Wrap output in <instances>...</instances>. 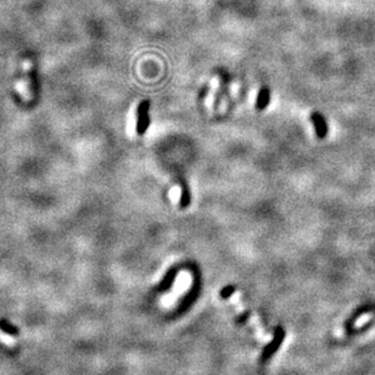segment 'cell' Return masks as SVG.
Returning <instances> with one entry per match:
<instances>
[{"mask_svg":"<svg viewBox=\"0 0 375 375\" xmlns=\"http://www.w3.org/2000/svg\"><path fill=\"white\" fill-rule=\"evenodd\" d=\"M150 101L144 100L138 105L137 109V133L139 135L145 134L150 124L149 117Z\"/></svg>","mask_w":375,"mask_h":375,"instance_id":"cell-1","label":"cell"},{"mask_svg":"<svg viewBox=\"0 0 375 375\" xmlns=\"http://www.w3.org/2000/svg\"><path fill=\"white\" fill-rule=\"evenodd\" d=\"M311 122H312L313 127H315L317 137L319 139H324L326 137V134H328V124H326V121L323 117V115H320L319 112H312Z\"/></svg>","mask_w":375,"mask_h":375,"instance_id":"cell-2","label":"cell"},{"mask_svg":"<svg viewBox=\"0 0 375 375\" xmlns=\"http://www.w3.org/2000/svg\"><path fill=\"white\" fill-rule=\"evenodd\" d=\"M191 202V195H190V190H189V187L185 183H183L182 185V194H180V200H179V206L182 208L188 207Z\"/></svg>","mask_w":375,"mask_h":375,"instance_id":"cell-4","label":"cell"},{"mask_svg":"<svg viewBox=\"0 0 375 375\" xmlns=\"http://www.w3.org/2000/svg\"><path fill=\"white\" fill-rule=\"evenodd\" d=\"M0 329L5 334H10V335H17L19 334V329L12 324H10L7 320H0Z\"/></svg>","mask_w":375,"mask_h":375,"instance_id":"cell-5","label":"cell"},{"mask_svg":"<svg viewBox=\"0 0 375 375\" xmlns=\"http://www.w3.org/2000/svg\"><path fill=\"white\" fill-rule=\"evenodd\" d=\"M270 103V91L268 87H262L260 89L259 94H257L256 99V109L259 111H263L264 109H267L268 105Z\"/></svg>","mask_w":375,"mask_h":375,"instance_id":"cell-3","label":"cell"},{"mask_svg":"<svg viewBox=\"0 0 375 375\" xmlns=\"http://www.w3.org/2000/svg\"><path fill=\"white\" fill-rule=\"evenodd\" d=\"M233 291H234V288L233 287H228V288H226V289H224L223 291H222V294H223V297H227V296L231 295V292H233Z\"/></svg>","mask_w":375,"mask_h":375,"instance_id":"cell-6","label":"cell"}]
</instances>
